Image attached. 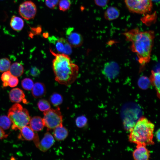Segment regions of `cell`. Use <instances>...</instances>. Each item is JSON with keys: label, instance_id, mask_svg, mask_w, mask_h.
I'll return each mask as SVG.
<instances>
[{"label": "cell", "instance_id": "obj_1", "mask_svg": "<svg viewBox=\"0 0 160 160\" xmlns=\"http://www.w3.org/2000/svg\"><path fill=\"white\" fill-rule=\"evenodd\" d=\"M123 34L126 40L131 42V49L136 54L140 65L139 72H141L150 60L155 38L154 32L140 31L136 29L125 32Z\"/></svg>", "mask_w": 160, "mask_h": 160}, {"label": "cell", "instance_id": "obj_2", "mask_svg": "<svg viewBox=\"0 0 160 160\" xmlns=\"http://www.w3.org/2000/svg\"><path fill=\"white\" fill-rule=\"evenodd\" d=\"M50 51L55 57L52 60V68L55 80L60 84L70 86L77 78L78 66L73 63L68 55L56 53L51 49Z\"/></svg>", "mask_w": 160, "mask_h": 160}, {"label": "cell", "instance_id": "obj_3", "mask_svg": "<svg viewBox=\"0 0 160 160\" xmlns=\"http://www.w3.org/2000/svg\"><path fill=\"white\" fill-rule=\"evenodd\" d=\"M154 124L145 117L140 118L130 129L129 141L136 144L148 145L154 144L153 140Z\"/></svg>", "mask_w": 160, "mask_h": 160}, {"label": "cell", "instance_id": "obj_4", "mask_svg": "<svg viewBox=\"0 0 160 160\" xmlns=\"http://www.w3.org/2000/svg\"><path fill=\"white\" fill-rule=\"evenodd\" d=\"M8 116L12 123V128L15 130H20L27 125L31 119L28 110L18 103L14 104L10 108Z\"/></svg>", "mask_w": 160, "mask_h": 160}, {"label": "cell", "instance_id": "obj_5", "mask_svg": "<svg viewBox=\"0 0 160 160\" xmlns=\"http://www.w3.org/2000/svg\"><path fill=\"white\" fill-rule=\"evenodd\" d=\"M44 116L43 119L44 125L48 130L63 125V116L58 107L56 109L50 108L44 111Z\"/></svg>", "mask_w": 160, "mask_h": 160}, {"label": "cell", "instance_id": "obj_6", "mask_svg": "<svg viewBox=\"0 0 160 160\" xmlns=\"http://www.w3.org/2000/svg\"><path fill=\"white\" fill-rule=\"evenodd\" d=\"M126 5L131 12L144 14L150 12L153 7L151 0H124Z\"/></svg>", "mask_w": 160, "mask_h": 160}, {"label": "cell", "instance_id": "obj_7", "mask_svg": "<svg viewBox=\"0 0 160 160\" xmlns=\"http://www.w3.org/2000/svg\"><path fill=\"white\" fill-rule=\"evenodd\" d=\"M36 5L30 1L24 2L20 4L19 8L20 15L27 20L33 19L36 15Z\"/></svg>", "mask_w": 160, "mask_h": 160}, {"label": "cell", "instance_id": "obj_8", "mask_svg": "<svg viewBox=\"0 0 160 160\" xmlns=\"http://www.w3.org/2000/svg\"><path fill=\"white\" fill-rule=\"evenodd\" d=\"M50 42L54 44L56 51L58 53L68 55L72 52V47L66 39L63 38H58L53 36L49 38Z\"/></svg>", "mask_w": 160, "mask_h": 160}, {"label": "cell", "instance_id": "obj_9", "mask_svg": "<svg viewBox=\"0 0 160 160\" xmlns=\"http://www.w3.org/2000/svg\"><path fill=\"white\" fill-rule=\"evenodd\" d=\"M119 72V65L114 61L105 63L102 71L103 75L109 80L114 79L118 75Z\"/></svg>", "mask_w": 160, "mask_h": 160}, {"label": "cell", "instance_id": "obj_10", "mask_svg": "<svg viewBox=\"0 0 160 160\" xmlns=\"http://www.w3.org/2000/svg\"><path fill=\"white\" fill-rule=\"evenodd\" d=\"M73 30V28H70L67 30L66 40L72 47H78L82 44L83 39L80 33Z\"/></svg>", "mask_w": 160, "mask_h": 160}, {"label": "cell", "instance_id": "obj_11", "mask_svg": "<svg viewBox=\"0 0 160 160\" xmlns=\"http://www.w3.org/2000/svg\"><path fill=\"white\" fill-rule=\"evenodd\" d=\"M136 148L132 153L134 159L136 160H148L150 158V151L146 147V145L137 144Z\"/></svg>", "mask_w": 160, "mask_h": 160}, {"label": "cell", "instance_id": "obj_12", "mask_svg": "<svg viewBox=\"0 0 160 160\" xmlns=\"http://www.w3.org/2000/svg\"><path fill=\"white\" fill-rule=\"evenodd\" d=\"M54 142L53 136L49 132H47L41 141H39L36 147L41 151L45 152L52 147Z\"/></svg>", "mask_w": 160, "mask_h": 160}, {"label": "cell", "instance_id": "obj_13", "mask_svg": "<svg viewBox=\"0 0 160 160\" xmlns=\"http://www.w3.org/2000/svg\"><path fill=\"white\" fill-rule=\"evenodd\" d=\"M20 130V132L18 137V139L22 140L31 141L34 138L36 133L34 132L30 127L25 126Z\"/></svg>", "mask_w": 160, "mask_h": 160}, {"label": "cell", "instance_id": "obj_14", "mask_svg": "<svg viewBox=\"0 0 160 160\" xmlns=\"http://www.w3.org/2000/svg\"><path fill=\"white\" fill-rule=\"evenodd\" d=\"M9 97L11 101L18 103L23 100L25 95L21 89L16 88L11 90L9 93Z\"/></svg>", "mask_w": 160, "mask_h": 160}, {"label": "cell", "instance_id": "obj_15", "mask_svg": "<svg viewBox=\"0 0 160 160\" xmlns=\"http://www.w3.org/2000/svg\"><path fill=\"white\" fill-rule=\"evenodd\" d=\"M53 135L54 138L57 141H62L68 136V131L63 125L58 126L54 129Z\"/></svg>", "mask_w": 160, "mask_h": 160}, {"label": "cell", "instance_id": "obj_16", "mask_svg": "<svg viewBox=\"0 0 160 160\" xmlns=\"http://www.w3.org/2000/svg\"><path fill=\"white\" fill-rule=\"evenodd\" d=\"M160 69L156 71L152 70L151 74L149 78L151 84L155 87L157 95L159 98H160Z\"/></svg>", "mask_w": 160, "mask_h": 160}, {"label": "cell", "instance_id": "obj_17", "mask_svg": "<svg viewBox=\"0 0 160 160\" xmlns=\"http://www.w3.org/2000/svg\"><path fill=\"white\" fill-rule=\"evenodd\" d=\"M32 93L36 98L43 97L46 93V89L44 84L40 82L35 83L32 89Z\"/></svg>", "mask_w": 160, "mask_h": 160}, {"label": "cell", "instance_id": "obj_18", "mask_svg": "<svg viewBox=\"0 0 160 160\" xmlns=\"http://www.w3.org/2000/svg\"><path fill=\"white\" fill-rule=\"evenodd\" d=\"M30 127L36 132L42 130L44 127L43 118L39 116H35L30 119L29 123Z\"/></svg>", "mask_w": 160, "mask_h": 160}, {"label": "cell", "instance_id": "obj_19", "mask_svg": "<svg viewBox=\"0 0 160 160\" xmlns=\"http://www.w3.org/2000/svg\"><path fill=\"white\" fill-rule=\"evenodd\" d=\"M119 10L116 7L111 6L108 7L104 13V17L108 20H112L117 18L120 15Z\"/></svg>", "mask_w": 160, "mask_h": 160}, {"label": "cell", "instance_id": "obj_20", "mask_svg": "<svg viewBox=\"0 0 160 160\" xmlns=\"http://www.w3.org/2000/svg\"><path fill=\"white\" fill-rule=\"evenodd\" d=\"M10 25L14 30L17 31H20L23 27L24 22L21 18L13 15L11 19Z\"/></svg>", "mask_w": 160, "mask_h": 160}, {"label": "cell", "instance_id": "obj_21", "mask_svg": "<svg viewBox=\"0 0 160 160\" xmlns=\"http://www.w3.org/2000/svg\"><path fill=\"white\" fill-rule=\"evenodd\" d=\"M9 71L13 76L18 77L21 76L24 72L23 65L18 63H15L10 66Z\"/></svg>", "mask_w": 160, "mask_h": 160}, {"label": "cell", "instance_id": "obj_22", "mask_svg": "<svg viewBox=\"0 0 160 160\" xmlns=\"http://www.w3.org/2000/svg\"><path fill=\"white\" fill-rule=\"evenodd\" d=\"M137 85L138 87L142 89H148L151 85L149 78L145 76L140 77L138 80Z\"/></svg>", "mask_w": 160, "mask_h": 160}, {"label": "cell", "instance_id": "obj_23", "mask_svg": "<svg viewBox=\"0 0 160 160\" xmlns=\"http://www.w3.org/2000/svg\"><path fill=\"white\" fill-rule=\"evenodd\" d=\"M49 100L50 103L54 106L58 107L63 102V97L60 94L55 92L50 96Z\"/></svg>", "mask_w": 160, "mask_h": 160}, {"label": "cell", "instance_id": "obj_24", "mask_svg": "<svg viewBox=\"0 0 160 160\" xmlns=\"http://www.w3.org/2000/svg\"><path fill=\"white\" fill-rule=\"evenodd\" d=\"M11 123L12 122L8 116L5 115L0 116V127L3 129H8Z\"/></svg>", "mask_w": 160, "mask_h": 160}, {"label": "cell", "instance_id": "obj_25", "mask_svg": "<svg viewBox=\"0 0 160 160\" xmlns=\"http://www.w3.org/2000/svg\"><path fill=\"white\" fill-rule=\"evenodd\" d=\"M11 62L7 58H4L0 59V72H4L9 70Z\"/></svg>", "mask_w": 160, "mask_h": 160}, {"label": "cell", "instance_id": "obj_26", "mask_svg": "<svg viewBox=\"0 0 160 160\" xmlns=\"http://www.w3.org/2000/svg\"><path fill=\"white\" fill-rule=\"evenodd\" d=\"M37 105L39 110L42 111H45L50 109L51 105L49 102L47 100L41 99L38 103Z\"/></svg>", "mask_w": 160, "mask_h": 160}, {"label": "cell", "instance_id": "obj_27", "mask_svg": "<svg viewBox=\"0 0 160 160\" xmlns=\"http://www.w3.org/2000/svg\"><path fill=\"white\" fill-rule=\"evenodd\" d=\"M34 85L32 80L31 79L26 78L24 79L21 81V85L22 87L27 90H31Z\"/></svg>", "mask_w": 160, "mask_h": 160}, {"label": "cell", "instance_id": "obj_28", "mask_svg": "<svg viewBox=\"0 0 160 160\" xmlns=\"http://www.w3.org/2000/svg\"><path fill=\"white\" fill-rule=\"evenodd\" d=\"M87 119L84 115L80 116L77 117L75 120V123L77 127L81 128L85 127L87 124Z\"/></svg>", "mask_w": 160, "mask_h": 160}, {"label": "cell", "instance_id": "obj_29", "mask_svg": "<svg viewBox=\"0 0 160 160\" xmlns=\"http://www.w3.org/2000/svg\"><path fill=\"white\" fill-rule=\"evenodd\" d=\"M58 4L60 10L65 11L70 8L71 2L70 0H59Z\"/></svg>", "mask_w": 160, "mask_h": 160}, {"label": "cell", "instance_id": "obj_30", "mask_svg": "<svg viewBox=\"0 0 160 160\" xmlns=\"http://www.w3.org/2000/svg\"><path fill=\"white\" fill-rule=\"evenodd\" d=\"M59 0H45V4L49 8L54 9L58 4Z\"/></svg>", "mask_w": 160, "mask_h": 160}, {"label": "cell", "instance_id": "obj_31", "mask_svg": "<svg viewBox=\"0 0 160 160\" xmlns=\"http://www.w3.org/2000/svg\"><path fill=\"white\" fill-rule=\"evenodd\" d=\"M19 80L17 77L12 75L8 81L9 86L12 87L16 86Z\"/></svg>", "mask_w": 160, "mask_h": 160}, {"label": "cell", "instance_id": "obj_32", "mask_svg": "<svg viewBox=\"0 0 160 160\" xmlns=\"http://www.w3.org/2000/svg\"><path fill=\"white\" fill-rule=\"evenodd\" d=\"M12 75L9 71L4 72L2 74L1 79L3 81H8Z\"/></svg>", "mask_w": 160, "mask_h": 160}, {"label": "cell", "instance_id": "obj_33", "mask_svg": "<svg viewBox=\"0 0 160 160\" xmlns=\"http://www.w3.org/2000/svg\"><path fill=\"white\" fill-rule=\"evenodd\" d=\"M30 73L32 76L36 77L39 76L40 72L38 68L34 66L32 67L31 68Z\"/></svg>", "mask_w": 160, "mask_h": 160}, {"label": "cell", "instance_id": "obj_34", "mask_svg": "<svg viewBox=\"0 0 160 160\" xmlns=\"http://www.w3.org/2000/svg\"><path fill=\"white\" fill-rule=\"evenodd\" d=\"M95 4L99 7H104L108 4L109 0H94Z\"/></svg>", "mask_w": 160, "mask_h": 160}, {"label": "cell", "instance_id": "obj_35", "mask_svg": "<svg viewBox=\"0 0 160 160\" xmlns=\"http://www.w3.org/2000/svg\"><path fill=\"white\" fill-rule=\"evenodd\" d=\"M8 135L6 134L3 129L0 127V140L6 137Z\"/></svg>", "mask_w": 160, "mask_h": 160}, {"label": "cell", "instance_id": "obj_36", "mask_svg": "<svg viewBox=\"0 0 160 160\" xmlns=\"http://www.w3.org/2000/svg\"><path fill=\"white\" fill-rule=\"evenodd\" d=\"M160 129H159L155 133L157 141L159 142L160 141Z\"/></svg>", "mask_w": 160, "mask_h": 160}, {"label": "cell", "instance_id": "obj_37", "mask_svg": "<svg viewBox=\"0 0 160 160\" xmlns=\"http://www.w3.org/2000/svg\"><path fill=\"white\" fill-rule=\"evenodd\" d=\"M2 85L4 87H7L8 86H9L8 81L3 82Z\"/></svg>", "mask_w": 160, "mask_h": 160}, {"label": "cell", "instance_id": "obj_38", "mask_svg": "<svg viewBox=\"0 0 160 160\" xmlns=\"http://www.w3.org/2000/svg\"><path fill=\"white\" fill-rule=\"evenodd\" d=\"M152 1H153L154 2H156V3H158L159 2L160 0H151Z\"/></svg>", "mask_w": 160, "mask_h": 160}]
</instances>
